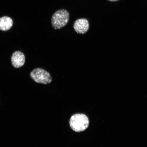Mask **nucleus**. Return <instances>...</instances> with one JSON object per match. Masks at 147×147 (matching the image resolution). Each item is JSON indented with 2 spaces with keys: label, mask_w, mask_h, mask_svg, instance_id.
I'll return each instance as SVG.
<instances>
[{
  "label": "nucleus",
  "mask_w": 147,
  "mask_h": 147,
  "mask_svg": "<svg viewBox=\"0 0 147 147\" xmlns=\"http://www.w3.org/2000/svg\"><path fill=\"white\" fill-rule=\"evenodd\" d=\"M12 64L16 68H19L25 64V57L24 54L21 51H15L11 58Z\"/></svg>",
  "instance_id": "nucleus-5"
},
{
  "label": "nucleus",
  "mask_w": 147,
  "mask_h": 147,
  "mask_svg": "<svg viewBox=\"0 0 147 147\" xmlns=\"http://www.w3.org/2000/svg\"><path fill=\"white\" fill-rule=\"evenodd\" d=\"M69 14L67 10L61 9L56 11L51 17V24L55 29H59L65 26L68 23Z\"/></svg>",
  "instance_id": "nucleus-2"
},
{
  "label": "nucleus",
  "mask_w": 147,
  "mask_h": 147,
  "mask_svg": "<svg viewBox=\"0 0 147 147\" xmlns=\"http://www.w3.org/2000/svg\"><path fill=\"white\" fill-rule=\"evenodd\" d=\"M108 1H111L114 2V1H119V0H108Z\"/></svg>",
  "instance_id": "nucleus-7"
},
{
  "label": "nucleus",
  "mask_w": 147,
  "mask_h": 147,
  "mask_svg": "<svg viewBox=\"0 0 147 147\" xmlns=\"http://www.w3.org/2000/svg\"><path fill=\"white\" fill-rule=\"evenodd\" d=\"M13 21L10 17L5 16L0 18V30L8 31L13 25Z\"/></svg>",
  "instance_id": "nucleus-6"
},
{
  "label": "nucleus",
  "mask_w": 147,
  "mask_h": 147,
  "mask_svg": "<svg viewBox=\"0 0 147 147\" xmlns=\"http://www.w3.org/2000/svg\"><path fill=\"white\" fill-rule=\"evenodd\" d=\"M75 32L80 34H84L89 30L90 25L86 18H80L75 21L73 26Z\"/></svg>",
  "instance_id": "nucleus-4"
},
{
  "label": "nucleus",
  "mask_w": 147,
  "mask_h": 147,
  "mask_svg": "<svg viewBox=\"0 0 147 147\" xmlns=\"http://www.w3.org/2000/svg\"><path fill=\"white\" fill-rule=\"evenodd\" d=\"M30 76L33 80L37 83L47 84L52 82L50 74L45 69L37 68L31 71Z\"/></svg>",
  "instance_id": "nucleus-3"
},
{
  "label": "nucleus",
  "mask_w": 147,
  "mask_h": 147,
  "mask_svg": "<svg viewBox=\"0 0 147 147\" xmlns=\"http://www.w3.org/2000/svg\"><path fill=\"white\" fill-rule=\"evenodd\" d=\"M89 120L86 115L78 113L73 115L69 121L70 126L73 131L80 132L85 130L89 125Z\"/></svg>",
  "instance_id": "nucleus-1"
}]
</instances>
